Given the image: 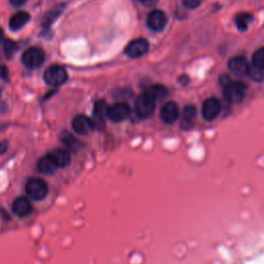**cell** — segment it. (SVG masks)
<instances>
[{"mask_svg":"<svg viewBox=\"0 0 264 264\" xmlns=\"http://www.w3.org/2000/svg\"><path fill=\"white\" fill-rule=\"evenodd\" d=\"M248 87L241 81H228L224 85L225 99L229 103L242 102L247 94Z\"/></svg>","mask_w":264,"mask_h":264,"instance_id":"1","label":"cell"},{"mask_svg":"<svg viewBox=\"0 0 264 264\" xmlns=\"http://www.w3.org/2000/svg\"><path fill=\"white\" fill-rule=\"evenodd\" d=\"M26 193L32 200H43L49 194V186L42 178L31 177L26 184Z\"/></svg>","mask_w":264,"mask_h":264,"instance_id":"2","label":"cell"},{"mask_svg":"<svg viewBox=\"0 0 264 264\" xmlns=\"http://www.w3.org/2000/svg\"><path fill=\"white\" fill-rule=\"evenodd\" d=\"M156 107V100L152 95H150L147 91L138 96L135 102V112L139 118L147 119L151 117Z\"/></svg>","mask_w":264,"mask_h":264,"instance_id":"3","label":"cell"},{"mask_svg":"<svg viewBox=\"0 0 264 264\" xmlns=\"http://www.w3.org/2000/svg\"><path fill=\"white\" fill-rule=\"evenodd\" d=\"M67 78L68 75L66 73L65 68L59 65H53L49 67L45 70V73L44 75V82L47 85L53 87L61 86L62 84H64L67 81Z\"/></svg>","mask_w":264,"mask_h":264,"instance_id":"4","label":"cell"},{"mask_svg":"<svg viewBox=\"0 0 264 264\" xmlns=\"http://www.w3.org/2000/svg\"><path fill=\"white\" fill-rule=\"evenodd\" d=\"M44 52L39 47H30L22 55L23 64L29 68H37L44 62Z\"/></svg>","mask_w":264,"mask_h":264,"instance_id":"5","label":"cell"},{"mask_svg":"<svg viewBox=\"0 0 264 264\" xmlns=\"http://www.w3.org/2000/svg\"><path fill=\"white\" fill-rule=\"evenodd\" d=\"M150 49L149 42L145 39H137L129 43L125 49V54L132 58H139L143 55H146Z\"/></svg>","mask_w":264,"mask_h":264,"instance_id":"6","label":"cell"},{"mask_svg":"<svg viewBox=\"0 0 264 264\" xmlns=\"http://www.w3.org/2000/svg\"><path fill=\"white\" fill-rule=\"evenodd\" d=\"M221 113V103L216 98H209L202 104L201 114L207 121H213Z\"/></svg>","mask_w":264,"mask_h":264,"instance_id":"7","label":"cell"},{"mask_svg":"<svg viewBox=\"0 0 264 264\" xmlns=\"http://www.w3.org/2000/svg\"><path fill=\"white\" fill-rule=\"evenodd\" d=\"M130 109L126 103H116L109 106L107 110V118L113 122H122L129 116Z\"/></svg>","mask_w":264,"mask_h":264,"instance_id":"8","label":"cell"},{"mask_svg":"<svg viewBox=\"0 0 264 264\" xmlns=\"http://www.w3.org/2000/svg\"><path fill=\"white\" fill-rule=\"evenodd\" d=\"M161 120L166 124H173L175 123L179 117V107L178 105L174 102L170 101L166 102L161 109L160 112Z\"/></svg>","mask_w":264,"mask_h":264,"instance_id":"9","label":"cell"},{"mask_svg":"<svg viewBox=\"0 0 264 264\" xmlns=\"http://www.w3.org/2000/svg\"><path fill=\"white\" fill-rule=\"evenodd\" d=\"M73 128L80 135H88L95 127L91 119L84 115H79L73 120Z\"/></svg>","mask_w":264,"mask_h":264,"instance_id":"10","label":"cell"},{"mask_svg":"<svg viewBox=\"0 0 264 264\" xmlns=\"http://www.w3.org/2000/svg\"><path fill=\"white\" fill-rule=\"evenodd\" d=\"M228 66H229L231 73L238 78L248 76L250 64L248 63L247 59L245 57L237 56V57L230 59L229 63H228Z\"/></svg>","mask_w":264,"mask_h":264,"instance_id":"11","label":"cell"},{"mask_svg":"<svg viewBox=\"0 0 264 264\" xmlns=\"http://www.w3.org/2000/svg\"><path fill=\"white\" fill-rule=\"evenodd\" d=\"M167 23V17L161 10H153L148 16L147 25L153 31H161Z\"/></svg>","mask_w":264,"mask_h":264,"instance_id":"12","label":"cell"},{"mask_svg":"<svg viewBox=\"0 0 264 264\" xmlns=\"http://www.w3.org/2000/svg\"><path fill=\"white\" fill-rule=\"evenodd\" d=\"M107 110L109 106L106 105L105 101H97L94 105V127L95 128H103L105 118H107Z\"/></svg>","mask_w":264,"mask_h":264,"instance_id":"13","label":"cell"},{"mask_svg":"<svg viewBox=\"0 0 264 264\" xmlns=\"http://www.w3.org/2000/svg\"><path fill=\"white\" fill-rule=\"evenodd\" d=\"M13 212L19 216V217H27L29 216L32 211L33 207L31 205V202L28 198L26 197H18L14 200L13 202Z\"/></svg>","mask_w":264,"mask_h":264,"instance_id":"14","label":"cell"},{"mask_svg":"<svg viewBox=\"0 0 264 264\" xmlns=\"http://www.w3.org/2000/svg\"><path fill=\"white\" fill-rule=\"evenodd\" d=\"M37 167H38L39 172L44 175H53L59 169L49 154L44 156V157H42L38 161Z\"/></svg>","mask_w":264,"mask_h":264,"instance_id":"15","label":"cell"},{"mask_svg":"<svg viewBox=\"0 0 264 264\" xmlns=\"http://www.w3.org/2000/svg\"><path fill=\"white\" fill-rule=\"evenodd\" d=\"M51 158L59 167H66L70 163V153L65 149H55L49 153Z\"/></svg>","mask_w":264,"mask_h":264,"instance_id":"16","label":"cell"},{"mask_svg":"<svg viewBox=\"0 0 264 264\" xmlns=\"http://www.w3.org/2000/svg\"><path fill=\"white\" fill-rule=\"evenodd\" d=\"M196 107L193 105H188L184 109L181 126L183 129H191L194 125V121L196 118Z\"/></svg>","mask_w":264,"mask_h":264,"instance_id":"17","label":"cell"},{"mask_svg":"<svg viewBox=\"0 0 264 264\" xmlns=\"http://www.w3.org/2000/svg\"><path fill=\"white\" fill-rule=\"evenodd\" d=\"M30 16L26 11H19V13L15 14L10 18L9 21V28L14 31H17L21 28H23L26 24L29 22Z\"/></svg>","mask_w":264,"mask_h":264,"instance_id":"18","label":"cell"},{"mask_svg":"<svg viewBox=\"0 0 264 264\" xmlns=\"http://www.w3.org/2000/svg\"><path fill=\"white\" fill-rule=\"evenodd\" d=\"M252 22H253V16H252L251 14H247V13L239 14L235 19L236 26H237L238 30H241V31L247 30Z\"/></svg>","mask_w":264,"mask_h":264,"instance_id":"19","label":"cell"},{"mask_svg":"<svg viewBox=\"0 0 264 264\" xmlns=\"http://www.w3.org/2000/svg\"><path fill=\"white\" fill-rule=\"evenodd\" d=\"M61 141H63L64 145L70 150V151H77L80 148V141L78 139H76L73 135L68 132L64 131L63 133L61 134Z\"/></svg>","mask_w":264,"mask_h":264,"instance_id":"20","label":"cell"},{"mask_svg":"<svg viewBox=\"0 0 264 264\" xmlns=\"http://www.w3.org/2000/svg\"><path fill=\"white\" fill-rule=\"evenodd\" d=\"M147 92L152 95L154 99L157 101V100H162L164 99L166 96H167V90L164 86L162 85H154V86H151Z\"/></svg>","mask_w":264,"mask_h":264,"instance_id":"21","label":"cell"},{"mask_svg":"<svg viewBox=\"0 0 264 264\" xmlns=\"http://www.w3.org/2000/svg\"><path fill=\"white\" fill-rule=\"evenodd\" d=\"M18 44L15 43L14 41L11 40H4V43H3V51H4V54L6 56V58L10 59L11 57H13L16 52L18 51Z\"/></svg>","mask_w":264,"mask_h":264,"instance_id":"22","label":"cell"},{"mask_svg":"<svg viewBox=\"0 0 264 264\" xmlns=\"http://www.w3.org/2000/svg\"><path fill=\"white\" fill-rule=\"evenodd\" d=\"M248 76L254 81L260 82L262 80H264V69L257 67L253 64H250V68H249V73Z\"/></svg>","mask_w":264,"mask_h":264,"instance_id":"23","label":"cell"},{"mask_svg":"<svg viewBox=\"0 0 264 264\" xmlns=\"http://www.w3.org/2000/svg\"><path fill=\"white\" fill-rule=\"evenodd\" d=\"M252 64L264 69V47H260L254 53L253 59H252Z\"/></svg>","mask_w":264,"mask_h":264,"instance_id":"24","label":"cell"},{"mask_svg":"<svg viewBox=\"0 0 264 264\" xmlns=\"http://www.w3.org/2000/svg\"><path fill=\"white\" fill-rule=\"evenodd\" d=\"M202 2V0H183V4L190 9H194L198 7Z\"/></svg>","mask_w":264,"mask_h":264,"instance_id":"25","label":"cell"},{"mask_svg":"<svg viewBox=\"0 0 264 264\" xmlns=\"http://www.w3.org/2000/svg\"><path fill=\"white\" fill-rule=\"evenodd\" d=\"M159 0H140L139 2H141L143 5H146L148 7H152V6H155L156 4L158 3Z\"/></svg>","mask_w":264,"mask_h":264,"instance_id":"26","label":"cell"},{"mask_svg":"<svg viewBox=\"0 0 264 264\" xmlns=\"http://www.w3.org/2000/svg\"><path fill=\"white\" fill-rule=\"evenodd\" d=\"M9 2L11 5L19 7V6H23L24 4H25L27 2V0H9Z\"/></svg>","mask_w":264,"mask_h":264,"instance_id":"27","label":"cell"},{"mask_svg":"<svg viewBox=\"0 0 264 264\" xmlns=\"http://www.w3.org/2000/svg\"><path fill=\"white\" fill-rule=\"evenodd\" d=\"M8 148V142L6 140L0 142V154H4L7 151Z\"/></svg>","mask_w":264,"mask_h":264,"instance_id":"28","label":"cell"},{"mask_svg":"<svg viewBox=\"0 0 264 264\" xmlns=\"http://www.w3.org/2000/svg\"><path fill=\"white\" fill-rule=\"evenodd\" d=\"M0 74H1V76H2V78L3 79H5V80H7L8 79V71H7V67L6 66H1V67H0Z\"/></svg>","mask_w":264,"mask_h":264,"instance_id":"29","label":"cell"},{"mask_svg":"<svg viewBox=\"0 0 264 264\" xmlns=\"http://www.w3.org/2000/svg\"><path fill=\"white\" fill-rule=\"evenodd\" d=\"M3 35H4L3 30H2L1 28H0V40H2V39H3Z\"/></svg>","mask_w":264,"mask_h":264,"instance_id":"30","label":"cell"},{"mask_svg":"<svg viewBox=\"0 0 264 264\" xmlns=\"http://www.w3.org/2000/svg\"><path fill=\"white\" fill-rule=\"evenodd\" d=\"M1 94H2V87L0 86V96H1Z\"/></svg>","mask_w":264,"mask_h":264,"instance_id":"31","label":"cell"},{"mask_svg":"<svg viewBox=\"0 0 264 264\" xmlns=\"http://www.w3.org/2000/svg\"><path fill=\"white\" fill-rule=\"evenodd\" d=\"M137 1H140V0H137Z\"/></svg>","mask_w":264,"mask_h":264,"instance_id":"32","label":"cell"}]
</instances>
